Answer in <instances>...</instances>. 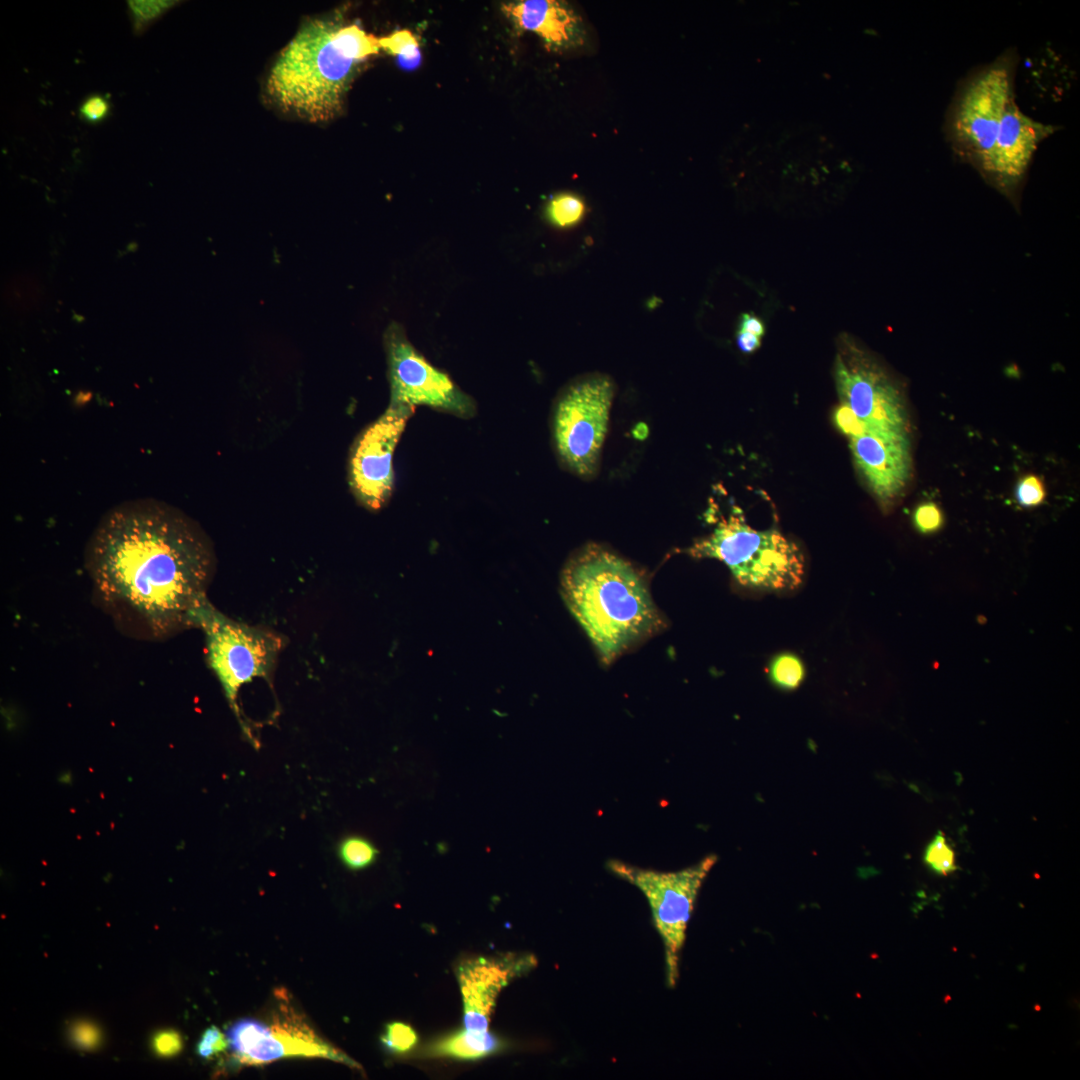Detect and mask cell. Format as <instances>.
Instances as JSON below:
<instances>
[{
  "label": "cell",
  "instance_id": "1",
  "mask_svg": "<svg viewBox=\"0 0 1080 1080\" xmlns=\"http://www.w3.org/2000/svg\"><path fill=\"white\" fill-rule=\"evenodd\" d=\"M84 565L100 607L122 631L165 640L197 628L217 558L197 521L167 502L137 498L101 517Z\"/></svg>",
  "mask_w": 1080,
  "mask_h": 1080
},
{
  "label": "cell",
  "instance_id": "2",
  "mask_svg": "<svg viewBox=\"0 0 1080 1080\" xmlns=\"http://www.w3.org/2000/svg\"><path fill=\"white\" fill-rule=\"evenodd\" d=\"M561 592L606 665L666 625L639 571L595 543L569 558Z\"/></svg>",
  "mask_w": 1080,
  "mask_h": 1080
},
{
  "label": "cell",
  "instance_id": "3",
  "mask_svg": "<svg viewBox=\"0 0 1080 1080\" xmlns=\"http://www.w3.org/2000/svg\"><path fill=\"white\" fill-rule=\"evenodd\" d=\"M339 21L310 19L279 53L266 82L271 103L312 123L340 114L359 62L342 53L334 34Z\"/></svg>",
  "mask_w": 1080,
  "mask_h": 1080
},
{
  "label": "cell",
  "instance_id": "4",
  "mask_svg": "<svg viewBox=\"0 0 1080 1080\" xmlns=\"http://www.w3.org/2000/svg\"><path fill=\"white\" fill-rule=\"evenodd\" d=\"M687 553L723 562L739 584L755 589H795L805 571L803 554L794 542L776 530L752 528L737 507Z\"/></svg>",
  "mask_w": 1080,
  "mask_h": 1080
},
{
  "label": "cell",
  "instance_id": "5",
  "mask_svg": "<svg viewBox=\"0 0 1080 1080\" xmlns=\"http://www.w3.org/2000/svg\"><path fill=\"white\" fill-rule=\"evenodd\" d=\"M1016 55L1005 52L968 76L950 105L946 133L954 154L977 171L990 152L1002 116L1015 98Z\"/></svg>",
  "mask_w": 1080,
  "mask_h": 1080
},
{
  "label": "cell",
  "instance_id": "6",
  "mask_svg": "<svg viewBox=\"0 0 1080 1080\" xmlns=\"http://www.w3.org/2000/svg\"><path fill=\"white\" fill-rule=\"evenodd\" d=\"M197 628L205 635L208 664L240 719L237 704L240 689L256 679L272 680L285 637L263 626L233 620L210 601L198 614Z\"/></svg>",
  "mask_w": 1080,
  "mask_h": 1080
},
{
  "label": "cell",
  "instance_id": "7",
  "mask_svg": "<svg viewBox=\"0 0 1080 1080\" xmlns=\"http://www.w3.org/2000/svg\"><path fill=\"white\" fill-rule=\"evenodd\" d=\"M284 989L277 990V1003L270 1020H237L226 1031L229 1049L236 1062L258 1066L290 1057L325 1058L361 1069L344 1052L319 1036L291 1004Z\"/></svg>",
  "mask_w": 1080,
  "mask_h": 1080
},
{
  "label": "cell",
  "instance_id": "8",
  "mask_svg": "<svg viewBox=\"0 0 1080 1080\" xmlns=\"http://www.w3.org/2000/svg\"><path fill=\"white\" fill-rule=\"evenodd\" d=\"M613 396L610 377L595 373L570 383L556 401L555 447L561 461L580 477H590L597 470Z\"/></svg>",
  "mask_w": 1080,
  "mask_h": 1080
},
{
  "label": "cell",
  "instance_id": "9",
  "mask_svg": "<svg viewBox=\"0 0 1080 1080\" xmlns=\"http://www.w3.org/2000/svg\"><path fill=\"white\" fill-rule=\"evenodd\" d=\"M717 861L708 855L697 864L674 872L639 868L619 860L608 861V869L636 886L646 897L655 927L665 950L667 982L673 987L679 976V956L687 925L702 883Z\"/></svg>",
  "mask_w": 1080,
  "mask_h": 1080
},
{
  "label": "cell",
  "instance_id": "10",
  "mask_svg": "<svg viewBox=\"0 0 1080 1080\" xmlns=\"http://www.w3.org/2000/svg\"><path fill=\"white\" fill-rule=\"evenodd\" d=\"M391 406H427L463 418L476 410L474 400L446 374L431 365L392 323L384 333Z\"/></svg>",
  "mask_w": 1080,
  "mask_h": 1080
},
{
  "label": "cell",
  "instance_id": "11",
  "mask_svg": "<svg viewBox=\"0 0 1080 1080\" xmlns=\"http://www.w3.org/2000/svg\"><path fill=\"white\" fill-rule=\"evenodd\" d=\"M415 408L391 406L353 441L348 457V483L357 503L369 511L382 509L394 488L393 455Z\"/></svg>",
  "mask_w": 1080,
  "mask_h": 1080
},
{
  "label": "cell",
  "instance_id": "12",
  "mask_svg": "<svg viewBox=\"0 0 1080 1080\" xmlns=\"http://www.w3.org/2000/svg\"><path fill=\"white\" fill-rule=\"evenodd\" d=\"M835 381L841 403L871 427L908 434V418L899 387L860 350L839 355Z\"/></svg>",
  "mask_w": 1080,
  "mask_h": 1080
},
{
  "label": "cell",
  "instance_id": "13",
  "mask_svg": "<svg viewBox=\"0 0 1080 1080\" xmlns=\"http://www.w3.org/2000/svg\"><path fill=\"white\" fill-rule=\"evenodd\" d=\"M1057 129L1058 126L1038 122L1024 114L1013 98L1002 116L994 144L978 172L1017 205L1039 145Z\"/></svg>",
  "mask_w": 1080,
  "mask_h": 1080
},
{
  "label": "cell",
  "instance_id": "14",
  "mask_svg": "<svg viewBox=\"0 0 1080 1080\" xmlns=\"http://www.w3.org/2000/svg\"><path fill=\"white\" fill-rule=\"evenodd\" d=\"M850 450L858 470L879 502L888 504L901 494L911 472L907 433L874 428L850 438Z\"/></svg>",
  "mask_w": 1080,
  "mask_h": 1080
},
{
  "label": "cell",
  "instance_id": "15",
  "mask_svg": "<svg viewBox=\"0 0 1080 1080\" xmlns=\"http://www.w3.org/2000/svg\"><path fill=\"white\" fill-rule=\"evenodd\" d=\"M531 956H509L503 960L479 958L463 963L458 979L463 998L464 1025L467 1030L487 1031L495 1000L501 989L514 977L534 966Z\"/></svg>",
  "mask_w": 1080,
  "mask_h": 1080
},
{
  "label": "cell",
  "instance_id": "16",
  "mask_svg": "<svg viewBox=\"0 0 1080 1080\" xmlns=\"http://www.w3.org/2000/svg\"><path fill=\"white\" fill-rule=\"evenodd\" d=\"M519 29L532 31L553 47L571 42L577 19L567 5L555 0H523L503 5Z\"/></svg>",
  "mask_w": 1080,
  "mask_h": 1080
},
{
  "label": "cell",
  "instance_id": "17",
  "mask_svg": "<svg viewBox=\"0 0 1080 1080\" xmlns=\"http://www.w3.org/2000/svg\"><path fill=\"white\" fill-rule=\"evenodd\" d=\"M502 1048V1042L487 1031L462 1030L435 1042L428 1050L431 1055L461 1060H476Z\"/></svg>",
  "mask_w": 1080,
  "mask_h": 1080
},
{
  "label": "cell",
  "instance_id": "18",
  "mask_svg": "<svg viewBox=\"0 0 1080 1080\" xmlns=\"http://www.w3.org/2000/svg\"><path fill=\"white\" fill-rule=\"evenodd\" d=\"M334 38L342 53L359 63L380 50L379 38L367 34L357 24L344 25L339 22Z\"/></svg>",
  "mask_w": 1080,
  "mask_h": 1080
},
{
  "label": "cell",
  "instance_id": "19",
  "mask_svg": "<svg viewBox=\"0 0 1080 1080\" xmlns=\"http://www.w3.org/2000/svg\"><path fill=\"white\" fill-rule=\"evenodd\" d=\"M177 3L179 2L172 0L127 1L128 14L134 35L141 36Z\"/></svg>",
  "mask_w": 1080,
  "mask_h": 1080
},
{
  "label": "cell",
  "instance_id": "20",
  "mask_svg": "<svg viewBox=\"0 0 1080 1080\" xmlns=\"http://www.w3.org/2000/svg\"><path fill=\"white\" fill-rule=\"evenodd\" d=\"M770 680L781 689L793 690L803 681L805 669L799 657L791 653L775 656L769 664Z\"/></svg>",
  "mask_w": 1080,
  "mask_h": 1080
},
{
  "label": "cell",
  "instance_id": "21",
  "mask_svg": "<svg viewBox=\"0 0 1080 1080\" xmlns=\"http://www.w3.org/2000/svg\"><path fill=\"white\" fill-rule=\"evenodd\" d=\"M583 201L573 194L563 193L551 199L547 206V216L552 224L560 228L576 225L583 217Z\"/></svg>",
  "mask_w": 1080,
  "mask_h": 1080
},
{
  "label": "cell",
  "instance_id": "22",
  "mask_svg": "<svg viewBox=\"0 0 1080 1080\" xmlns=\"http://www.w3.org/2000/svg\"><path fill=\"white\" fill-rule=\"evenodd\" d=\"M339 856L343 864L352 870L370 866L376 859L378 850L366 838L349 836L339 845Z\"/></svg>",
  "mask_w": 1080,
  "mask_h": 1080
},
{
  "label": "cell",
  "instance_id": "23",
  "mask_svg": "<svg viewBox=\"0 0 1080 1080\" xmlns=\"http://www.w3.org/2000/svg\"><path fill=\"white\" fill-rule=\"evenodd\" d=\"M380 49L399 56L405 66H415L420 60L419 41L417 37L407 29L394 31L393 33L379 38Z\"/></svg>",
  "mask_w": 1080,
  "mask_h": 1080
},
{
  "label": "cell",
  "instance_id": "24",
  "mask_svg": "<svg viewBox=\"0 0 1080 1080\" xmlns=\"http://www.w3.org/2000/svg\"><path fill=\"white\" fill-rule=\"evenodd\" d=\"M924 863L938 875H948L956 870L955 852L942 833L936 834L927 845Z\"/></svg>",
  "mask_w": 1080,
  "mask_h": 1080
},
{
  "label": "cell",
  "instance_id": "25",
  "mask_svg": "<svg viewBox=\"0 0 1080 1080\" xmlns=\"http://www.w3.org/2000/svg\"><path fill=\"white\" fill-rule=\"evenodd\" d=\"M418 1036L415 1030L403 1022H391L385 1027L381 1035L384 1047L397 1054L409 1052L417 1044Z\"/></svg>",
  "mask_w": 1080,
  "mask_h": 1080
},
{
  "label": "cell",
  "instance_id": "26",
  "mask_svg": "<svg viewBox=\"0 0 1080 1080\" xmlns=\"http://www.w3.org/2000/svg\"><path fill=\"white\" fill-rule=\"evenodd\" d=\"M833 420L836 428L849 439L858 437L867 431L874 429V427H871L860 419L851 408L844 403H841L835 409Z\"/></svg>",
  "mask_w": 1080,
  "mask_h": 1080
},
{
  "label": "cell",
  "instance_id": "27",
  "mask_svg": "<svg viewBox=\"0 0 1080 1080\" xmlns=\"http://www.w3.org/2000/svg\"><path fill=\"white\" fill-rule=\"evenodd\" d=\"M110 111V100L106 96L94 93L82 101L79 116L84 122L96 125L107 119Z\"/></svg>",
  "mask_w": 1080,
  "mask_h": 1080
},
{
  "label": "cell",
  "instance_id": "28",
  "mask_svg": "<svg viewBox=\"0 0 1080 1080\" xmlns=\"http://www.w3.org/2000/svg\"><path fill=\"white\" fill-rule=\"evenodd\" d=\"M943 520L942 511L933 502L920 504L913 513L914 525L923 534L938 531L943 525Z\"/></svg>",
  "mask_w": 1080,
  "mask_h": 1080
},
{
  "label": "cell",
  "instance_id": "29",
  "mask_svg": "<svg viewBox=\"0 0 1080 1080\" xmlns=\"http://www.w3.org/2000/svg\"><path fill=\"white\" fill-rule=\"evenodd\" d=\"M1015 496L1024 507L1039 505L1045 498L1043 482L1035 475H1027L1018 482Z\"/></svg>",
  "mask_w": 1080,
  "mask_h": 1080
},
{
  "label": "cell",
  "instance_id": "30",
  "mask_svg": "<svg viewBox=\"0 0 1080 1080\" xmlns=\"http://www.w3.org/2000/svg\"><path fill=\"white\" fill-rule=\"evenodd\" d=\"M229 1048L227 1036L216 1026L207 1028L197 1043L196 1051L204 1059H209Z\"/></svg>",
  "mask_w": 1080,
  "mask_h": 1080
},
{
  "label": "cell",
  "instance_id": "31",
  "mask_svg": "<svg viewBox=\"0 0 1080 1080\" xmlns=\"http://www.w3.org/2000/svg\"><path fill=\"white\" fill-rule=\"evenodd\" d=\"M152 1044L157 1054L163 1057H171L181 1051L182 1038L175 1030H165L155 1035Z\"/></svg>",
  "mask_w": 1080,
  "mask_h": 1080
},
{
  "label": "cell",
  "instance_id": "32",
  "mask_svg": "<svg viewBox=\"0 0 1080 1080\" xmlns=\"http://www.w3.org/2000/svg\"><path fill=\"white\" fill-rule=\"evenodd\" d=\"M72 1036L76 1044L83 1048L94 1046L99 1039L97 1029L87 1023L76 1025L72 1031Z\"/></svg>",
  "mask_w": 1080,
  "mask_h": 1080
},
{
  "label": "cell",
  "instance_id": "33",
  "mask_svg": "<svg viewBox=\"0 0 1080 1080\" xmlns=\"http://www.w3.org/2000/svg\"><path fill=\"white\" fill-rule=\"evenodd\" d=\"M738 331L748 332L761 337L765 333V327L760 318L749 313H744L740 318Z\"/></svg>",
  "mask_w": 1080,
  "mask_h": 1080
},
{
  "label": "cell",
  "instance_id": "34",
  "mask_svg": "<svg viewBox=\"0 0 1080 1080\" xmlns=\"http://www.w3.org/2000/svg\"><path fill=\"white\" fill-rule=\"evenodd\" d=\"M737 345L744 353H752L761 345L760 337L748 332H737Z\"/></svg>",
  "mask_w": 1080,
  "mask_h": 1080
}]
</instances>
